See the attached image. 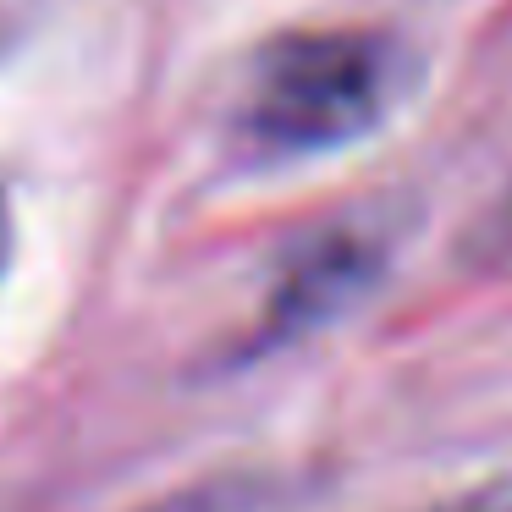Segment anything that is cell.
<instances>
[{
  "instance_id": "5b68a950",
  "label": "cell",
  "mask_w": 512,
  "mask_h": 512,
  "mask_svg": "<svg viewBox=\"0 0 512 512\" xmlns=\"http://www.w3.org/2000/svg\"><path fill=\"white\" fill-rule=\"evenodd\" d=\"M424 512H512V479H485V485H474V490L430 501Z\"/></svg>"
},
{
  "instance_id": "6da1fadb",
  "label": "cell",
  "mask_w": 512,
  "mask_h": 512,
  "mask_svg": "<svg viewBox=\"0 0 512 512\" xmlns=\"http://www.w3.org/2000/svg\"><path fill=\"white\" fill-rule=\"evenodd\" d=\"M391 45L364 28L287 34L254 61L243 138L259 155L298 160L353 144L391 100Z\"/></svg>"
},
{
  "instance_id": "3957f363",
  "label": "cell",
  "mask_w": 512,
  "mask_h": 512,
  "mask_svg": "<svg viewBox=\"0 0 512 512\" xmlns=\"http://www.w3.org/2000/svg\"><path fill=\"white\" fill-rule=\"evenodd\" d=\"M281 496V479L265 474V468H232V474H210L193 479V485H177L166 496L144 501L133 512H270Z\"/></svg>"
},
{
  "instance_id": "7a4b0ae2",
  "label": "cell",
  "mask_w": 512,
  "mask_h": 512,
  "mask_svg": "<svg viewBox=\"0 0 512 512\" xmlns=\"http://www.w3.org/2000/svg\"><path fill=\"white\" fill-rule=\"evenodd\" d=\"M380 243L358 226H336V232L314 237L298 259L287 265V276L276 281L265 303V325H259V347L298 342V336L331 325L336 314H347L380 276Z\"/></svg>"
},
{
  "instance_id": "277c9868",
  "label": "cell",
  "mask_w": 512,
  "mask_h": 512,
  "mask_svg": "<svg viewBox=\"0 0 512 512\" xmlns=\"http://www.w3.org/2000/svg\"><path fill=\"white\" fill-rule=\"evenodd\" d=\"M457 259L479 276H512V182L468 221L457 237Z\"/></svg>"
},
{
  "instance_id": "8992f818",
  "label": "cell",
  "mask_w": 512,
  "mask_h": 512,
  "mask_svg": "<svg viewBox=\"0 0 512 512\" xmlns=\"http://www.w3.org/2000/svg\"><path fill=\"white\" fill-rule=\"evenodd\" d=\"M6 265H12V199L0 188V276H6Z\"/></svg>"
}]
</instances>
